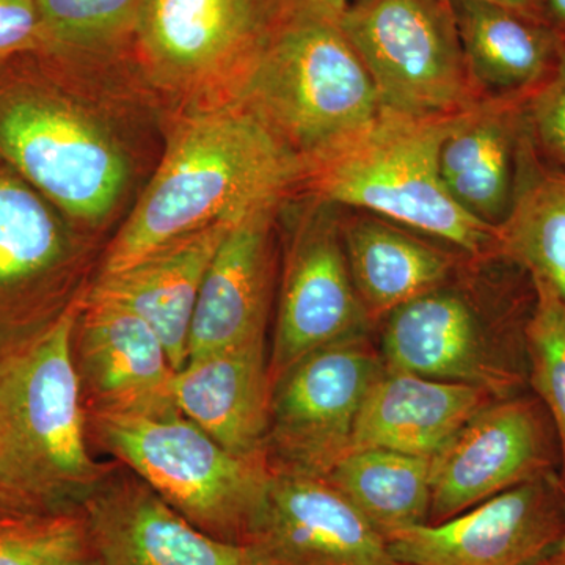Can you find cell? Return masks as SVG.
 <instances>
[{
    "mask_svg": "<svg viewBox=\"0 0 565 565\" xmlns=\"http://www.w3.org/2000/svg\"><path fill=\"white\" fill-rule=\"evenodd\" d=\"M381 355L388 370L481 386L498 399L508 397L516 382L494 359L471 303L444 286L388 315Z\"/></svg>",
    "mask_w": 565,
    "mask_h": 565,
    "instance_id": "17",
    "label": "cell"
},
{
    "mask_svg": "<svg viewBox=\"0 0 565 565\" xmlns=\"http://www.w3.org/2000/svg\"><path fill=\"white\" fill-rule=\"evenodd\" d=\"M530 92L463 110L440 150L446 191L465 212L500 226L515 199L519 151Z\"/></svg>",
    "mask_w": 565,
    "mask_h": 565,
    "instance_id": "21",
    "label": "cell"
},
{
    "mask_svg": "<svg viewBox=\"0 0 565 565\" xmlns=\"http://www.w3.org/2000/svg\"><path fill=\"white\" fill-rule=\"evenodd\" d=\"M178 411L245 459L266 457L273 382L267 338L207 353L174 374Z\"/></svg>",
    "mask_w": 565,
    "mask_h": 565,
    "instance_id": "19",
    "label": "cell"
},
{
    "mask_svg": "<svg viewBox=\"0 0 565 565\" xmlns=\"http://www.w3.org/2000/svg\"><path fill=\"white\" fill-rule=\"evenodd\" d=\"M526 129L534 150L565 172V44L561 41L555 66L527 96Z\"/></svg>",
    "mask_w": 565,
    "mask_h": 565,
    "instance_id": "30",
    "label": "cell"
},
{
    "mask_svg": "<svg viewBox=\"0 0 565 565\" xmlns=\"http://www.w3.org/2000/svg\"><path fill=\"white\" fill-rule=\"evenodd\" d=\"M384 360L366 334L308 353L274 382L266 457L273 473L326 478L352 448L353 429Z\"/></svg>",
    "mask_w": 565,
    "mask_h": 565,
    "instance_id": "10",
    "label": "cell"
},
{
    "mask_svg": "<svg viewBox=\"0 0 565 565\" xmlns=\"http://www.w3.org/2000/svg\"><path fill=\"white\" fill-rule=\"evenodd\" d=\"M87 437L192 525L248 545L273 481L267 460L233 455L182 414L87 415Z\"/></svg>",
    "mask_w": 565,
    "mask_h": 565,
    "instance_id": "6",
    "label": "cell"
},
{
    "mask_svg": "<svg viewBox=\"0 0 565 565\" xmlns=\"http://www.w3.org/2000/svg\"><path fill=\"white\" fill-rule=\"evenodd\" d=\"M353 0H273L277 25L292 18L340 21Z\"/></svg>",
    "mask_w": 565,
    "mask_h": 565,
    "instance_id": "32",
    "label": "cell"
},
{
    "mask_svg": "<svg viewBox=\"0 0 565 565\" xmlns=\"http://www.w3.org/2000/svg\"><path fill=\"white\" fill-rule=\"evenodd\" d=\"M341 236L353 285L370 319L384 318L441 288L455 267L449 253L377 218L341 223Z\"/></svg>",
    "mask_w": 565,
    "mask_h": 565,
    "instance_id": "24",
    "label": "cell"
},
{
    "mask_svg": "<svg viewBox=\"0 0 565 565\" xmlns=\"http://www.w3.org/2000/svg\"><path fill=\"white\" fill-rule=\"evenodd\" d=\"M82 299L0 353V497L22 514L81 512L114 463L92 455L71 359Z\"/></svg>",
    "mask_w": 565,
    "mask_h": 565,
    "instance_id": "3",
    "label": "cell"
},
{
    "mask_svg": "<svg viewBox=\"0 0 565 565\" xmlns=\"http://www.w3.org/2000/svg\"><path fill=\"white\" fill-rule=\"evenodd\" d=\"M539 565H553V564H550L548 561L545 559L544 563H541Z\"/></svg>",
    "mask_w": 565,
    "mask_h": 565,
    "instance_id": "38",
    "label": "cell"
},
{
    "mask_svg": "<svg viewBox=\"0 0 565 565\" xmlns=\"http://www.w3.org/2000/svg\"><path fill=\"white\" fill-rule=\"evenodd\" d=\"M446 2H449V0H446ZM482 2L505 7V9L514 10L516 13L530 18V20L542 22V24L546 25L542 0H482Z\"/></svg>",
    "mask_w": 565,
    "mask_h": 565,
    "instance_id": "33",
    "label": "cell"
},
{
    "mask_svg": "<svg viewBox=\"0 0 565 565\" xmlns=\"http://www.w3.org/2000/svg\"><path fill=\"white\" fill-rule=\"evenodd\" d=\"M71 359L85 415L181 414L169 353L154 330L128 308L85 294L71 337Z\"/></svg>",
    "mask_w": 565,
    "mask_h": 565,
    "instance_id": "13",
    "label": "cell"
},
{
    "mask_svg": "<svg viewBox=\"0 0 565 565\" xmlns=\"http://www.w3.org/2000/svg\"><path fill=\"white\" fill-rule=\"evenodd\" d=\"M104 247L0 159V353L79 302Z\"/></svg>",
    "mask_w": 565,
    "mask_h": 565,
    "instance_id": "8",
    "label": "cell"
},
{
    "mask_svg": "<svg viewBox=\"0 0 565 565\" xmlns=\"http://www.w3.org/2000/svg\"><path fill=\"white\" fill-rule=\"evenodd\" d=\"M340 28L370 73L382 109L438 117L475 106L446 0H353Z\"/></svg>",
    "mask_w": 565,
    "mask_h": 565,
    "instance_id": "9",
    "label": "cell"
},
{
    "mask_svg": "<svg viewBox=\"0 0 565 565\" xmlns=\"http://www.w3.org/2000/svg\"><path fill=\"white\" fill-rule=\"evenodd\" d=\"M498 399L481 386L435 381L384 366L364 397L352 449L433 457L471 416Z\"/></svg>",
    "mask_w": 565,
    "mask_h": 565,
    "instance_id": "22",
    "label": "cell"
},
{
    "mask_svg": "<svg viewBox=\"0 0 565 565\" xmlns=\"http://www.w3.org/2000/svg\"><path fill=\"white\" fill-rule=\"evenodd\" d=\"M233 225H214L178 237L140 262L96 275L87 296L128 308L161 338L174 371L189 360V333L200 288Z\"/></svg>",
    "mask_w": 565,
    "mask_h": 565,
    "instance_id": "20",
    "label": "cell"
},
{
    "mask_svg": "<svg viewBox=\"0 0 565 565\" xmlns=\"http://www.w3.org/2000/svg\"><path fill=\"white\" fill-rule=\"evenodd\" d=\"M323 479L386 542L393 534L429 523L430 457L352 449Z\"/></svg>",
    "mask_w": 565,
    "mask_h": 565,
    "instance_id": "26",
    "label": "cell"
},
{
    "mask_svg": "<svg viewBox=\"0 0 565 565\" xmlns=\"http://www.w3.org/2000/svg\"><path fill=\"white\" fill-rule=\"evenodd\" d=\"M47 50L36 0H0V63Z\"/></svg>",
    "mask_w": 565,
    "mask_h": 565,
    "instance_id": "31",
    "label": "cell"
},
{
    "mask_svg": "<svg viewBox=\"0 0 565 565\" xmlns=\"http://www.w3.org/2000/svg\"><path fill=\"white\" fill-rule=\"evenodd\" d=\"M63 565H102L99 561L96 559L95 555H93L92 550L85 555L76 557V559L70 561V563Z\"/></svg>",
    "mask_w": 565,
    "mask_h": 565,
    "instance_id": "37",
    "label": "cell"
},
{
    "mask_svg": "<svg viewBox=\"0 0 565 565\" xmlns=\"http://www.w3.org/2000/svg\"><path fill=\"white\" fill-rule=\"evenodd\" d=\"M564 515H565V492H564ZM550 564L553 565H565V530L563 537L557 542L556 548L553 550L552 555L546 557Z\"/></svg>",
    "mask_w": 565,
    "mask_h": 565,
    "instance_id": "35",
    "label": "cell"
},
{
    "mask_svg": "<svg viewBox=\"0 0 565 565\" xmlns=\"http://www.w3.org/2000/svg\"><path fill=\"white\" fill-rule=\"evenodd\" d=\"M497 255L544 278L565 300V172L542 162L526 126L514 204L497 226Z\"/></svg>",
    "mask_w": 565,
    "mask_h": 565,
    "instance_id": "25",
    "label": "cell"
},
{
    "mask_svg": "<svg viewBox=\"0 0 565 565\" xmlns=\"http://www.w3.org/2000/svg\"><path fill=\"white\" fill-rule=\"evenodd\" d=\"M462 111L411 117L382 109L362 132L305 163L302 188L323 203L373 212L473 256L492 255L497 228L465 212L440 177L441 145Z\"/></svg>",
    "mask_w": 565,
    "mask_h": 565,
    "instance_id": "4",
    "label": "cell"
},
{
    "mask_svg": "<svg viewBox=\"0 0 565 565\" xmlns=\"http://www.w3.org/2000/svg\"><path fill=\"white\" fill-rule=\"evenodd\" d=\"M88 552L81 512L0 520V565H63Z\"/></svg>",
    "mask_w": 565,
    "mask_h": 565,
    "instance_id": "29",
    "label": "cell"
},
{
    "mask_svg": "<svg viewBox=\"0 0 565 565\" xmlns=\"http://www.w3.org/2000/svg\"><path fill=\"white\" fill-rule=\"evenodd\" d=\"M548 476L516 486L440 523L388 539L405 565H539L565 530L564 500Z\"/></svg>",
    "mask_w": 565,
    "mask_h": 565,
    "instance_id": "12",
    "label": "cell"
},
{
    "mask_svg": "<svg viewBox=\"0 0 565 565\" xmlns=\"http://www.w3.org/2000/svg\"><path fill=\"white\" fill-rule=\"evenodd\" d=\"M233 99L303 166L362 132L382 110L340 21L323 18L280 22Z\"/></svg>",
    "mask_w": 565,
    "mask_h": 565,
    "instance_id": "5",
    "label": "cell"
},
{
    "mask_svg": "<svg viewBox=\"0 0 565 565\" xmlns=\"http://www.w3.org/2000/svg\"><path fill=\"white\" fill-rule=\"evenodd\" d=\"M546 25L565 44V0H542Z\"/></svg>",
    "mask_w": 565,
    "mask_h": 565,
    "instance_id": "34",
    "label": "cell"
},
{
    "mask_svg": "<svg viewBox=\"0 0 565 565\" xmlns=\"http://www.w3.org/2000/svg\"><path fill=\"white\" fill-rule=\"evenodd\" d=\"M330 210L316 200L286 239L269 351L273 385L308 353L366 334L371 322L352 281L341 223Z\"/></svg>",
    "mask_w": 565,
    "mask_h": 565,
    "instance_id": "11",
    "label": "cell"
},
{
    "mask_svg": "<svg viewBox=\"0 0 565 565\" xmlns=\"http://www.w3.org/2000/svg\"><path fill=\"white\" fill-rule=\"evenodd\" d=\"M159 104L132 54L10 58L0 63V159L103 241L136 185L131 111Z\"/></svg>",
    "mask_w": 565,
    "mask_h": 565,
    "instance_id": "1",
    "label": "cell"
},
{
    "mask_svg": "<svg viewBox=\"0 0 565 565\" xmlns=\"http://www.w3.org/2000/svg\"><path fill=\"white\" fill-rule=\"evenodd\" d=\"M18 515H28L22 514L21 511H18L14 505H11L9 501L6 500V498L0 497V520L2 519H9V516H18Z\"/></svg>",
    "mask_w": 565,
    "mask_h": 565,
    "instance_id": "36",
    "label": "cell"
},
{
    "mask_svg": "<svg viewBox=\"0 0 565 565\" xmlns=\"http://www.w3.org/2000/svg\"><path fill=\"white\" fill-rule=\"evenodd\" d=\"M248 545L264 565H405L323 478L274 473Z\"/></svg>",
    "mask_w": 565,
    "mask_h": 565,
    "instance_id": "16",
    "label": "cell"
},
{
    "mask_svg": "<svg viewBox=\"0 0 565 565\" xmlns=\"http://www.w3.org/2000/svg\"><path fill=\"white\" fill-rule=\"evenodd\" d=\"M277 212H256L226 233L193 310L189 360L266 338L277 281Z\"/></svg>",
    "mask_w": 565,
    "mask_h": 565,
    "instance_id": "18",
    "label": "cell"
},
{
    "mask_svg": "<svg viewBox=\"0 0 565 565\" xmlns=\"http://www.w3.org/2000/svg\"><path fill=\"white\" fill-rule=\"evenodd\" d=\"M550 440L537 405L494 399L430 457L429 523H440L505 490L548 476Z\"/></svg>",
    "mask_w": 565,
    "mask_h": 565,
    "instance_id": "14",
    "label": "cell"
},
{
    "mask_svg": "<svg viewBox=\"0 0 565 565\" xmlns=\"http://www.w3.org/2000/svg\"><path fill=\"white\" fill-rule=\"evenodd\" d=\"M82 504L88 544L102 565H264L252 545L232 544L178 514L140 476L111 460Z\"/></svg>",
    "mask_w": 565,
    "mask_h": 565,
    "instance_id": "15",
    "label": "cell"
},
{
    "mask_svg": "<svg viewBox=\"0 0 565 565\" xmlns=\"http://www.w3.org/2000/svg\"><path fill=\"white\" fill-rule=\"evenodd\" d=\"M169 111L161 161L107 241L96 275L126 269L178 237L278 210L302 188L303 162L243 104Z\"/></svg>",
    "mask_w": 565,
    "mask_h": 565,
    "instance_id": "2",
    "label": "cell"
},
{
    "mask_svg": "<svg viewBox=\"0 0 565 565\" xmlns=\"http://www.w3.org/2000/svg\"><path fill=\"white\" fill-rule=\"evenodd\" d=\"M145 0H36L50 50L115 57L134 52Z\"/></svg>",
    "mask_w": 565,
    "mask_h": 565,
    "instance_id": "27",
    "label": "cell"
},
{
    "mask_svg": "<svg viewBox=\"0 0 565 565\" xmlns=\"http://www.w3.org/2000/svg\"><path fill=\"white\" fill-rule=\"evenodd\" d=\"M530 277L534 300L525 343L531 385L555 422L565 463V300L544 278Z\"/></svg>",
    "mask_w": 565,
    "mask_h": 565,
    "instance_id": "28",
    "label": "cell"
},
{
    "mask_svg": "<svg viewBox=\"0 0 565 565\" xmlns=\"http://www.w3.org/2000/svg\"><path fill=\"white\" fill-rule=\"evenodd\" d=\"M277 28L273 0H145L141 79L170 109L233 99Z\"/></svg>",
    "mask_w": 565,
    "mask_h": 565,
    "instance_id": "7",
    "label": "cell"
},
{
    "mask_svg": "<svg viewBox=\"0 0 565 565\" xmlns=\"http://www.w3.org/2000/svg\"><path fill=\"white\" fill-rule=\"evenodd\" d=\"M473 84L515 95L533 90L555 66L561 40L548 25L482 0H449Z\"/></svg>",
    "mask_w": 565,
    "mask_h": 565,
    "instance_id": "23",
    "label": "cell"
}]
</instances>
